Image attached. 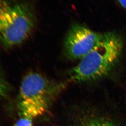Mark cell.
Instances as JSON below:
<instances>
[{"instance_id":"3","label":"cell","mask_w":126,"mask_h":126,"mask_svg":"<svg viewBox=\"0 0 126 126\" xmlns=\"http://www.w3.org/2000/svg\"><path fill=\"white\" fill-rule=\"evenodd\" d=\"M63 86L36 72L28 73L21 83L18 107L22 117L33 119L49 109Z\"/></svg>"},{"instance_id":"2","label":"cell","mask_w":126,"mask_h":126,"mask_svg":"<svg viewBox=\"0 0 126 126\" xmlns=\"http://www.w3.org/2000/svg\"><path fill=\"white\" fill-rule=\"evenodd\" d=\"M36 16L31 5L13 0H0V43L6 47L19 45L32 34Z\"/></svg>"},{"instance_id":"8","label":"cell","mask_w":126,"mask_h":126,"mask_svg":"<svg viewBox=\"0 0 126 126\" xmlns=\"http://www.w3.org/2000/svg\"><path fill=\"white\" fill-rule=\"evenodd\" d=\"M119 3L122 6V7L126 9V0H117Z\"/></svg>"},{"instance_id":"5","label":"cell","mask_w":126,"mask_h":126,"mask_svg":"<svg viewBox=\"0 0 126 126\" xmlns=\"http://www.w3.org/2000/svg\"><path fill=\"white\" fill-rule=\"evenodd\" d=\"M83 126H117L112 122L105 120L94 121Z\"/></svg>"},{"instance_id":"4","label":"cell","mask_w":126,"mask_h":126,"mask_svg":"<svg viewBox=\"0 0 126 126\" xmlns=\"http://www.w3.org/2000/svg\"><path fill=\"white\" fill-rule=\"evenodd\" d=\"M103 34L82 25H72L64 41L63 50L69 59H80L92 50L102 38Z\"/></svg>"},{"instance_id":"6","label":"cell","mask_w":126,"mask_h":126,"mask_svg":"<svg viewBox=\"0 0 126 126\" xmlns=\"http://www.w3.org/2000/svg\"><path fill=\"white\" fill-rule=\"evenodd\" d=\"M33 119L28 117H22L14 124V126H33Z\"/></svg>"},{"instance_id":"7","label":"cell","mask_w":126,"mask_h":126,"mask_svg":"<svg viewBox=\"0 0 126 126\" xmlns=\"http://www.w3.org/2000/svg\"><path fill=\"white\" fill-rule=\"evenodd\" d=\"M9 91V87L4 81L0 76V99L5 97Z\"/></svg>"},{"instance_id":"1","label":"cell","mask_w":126,"mask_h":126,"mask_svg":"<svg viewBox=\"0 0 126 126\" xmlns=\"http://www.w3.org/2000/svg\"><path fill=\"white\" fill-rule=\"evenodd\" d=\"M122 49V38L116 33H103L97 45L71 71V79L78 82L88 81L106 75L120 57Z\"/></svg>"}]
</instances>
